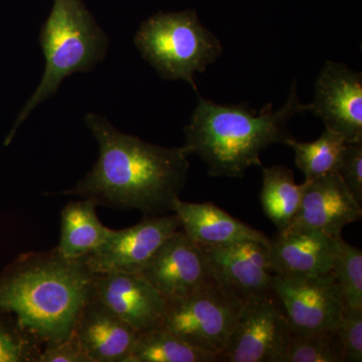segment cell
<instances>
[{"mask_svg": "<svg viewBox=\"0 0 362 362\" xmlns=\"http://www.w3.org/2000/svg\"><path fill=\"white\" fill-rule=\"evenodd\" d=\"M94 297L139 333L165 318L168 301L140 274H95Z\"/></svg>", "mask_w": 362, "mask_h": 362, "instance_id": "cell-13", "label": "cell"}, {"mask_svg": "<svg viewBox=\"0 0 362 362\" xmlns=\"http://www.w3.org/2000/svg\"><path fill=\"white\" fill-rule=\"evenodd\" d=\"M180 228V218L173 213L143 216L137 225L114 230L83 259L94 274H141L162 244Z\"/></svg>", "mask_w": 362, "mask_h": 362, "instance_id": "cell-9", "label": "cell"}, {"mask_svg": "<svg viewBox=\"0 0 362 362\" xmlns=\"http://www.w3.org/2000/svg\"><path fill=\"white\" fill-rule=\"evenodd\" d=\"M201 247L216 280L242 301L274 293L270 245L244 240Z\"/></svg>", "mask_w": 362, "mask_h": 362, "instance_id": "cell-12", "label": "cell"}, {"mask_svg": "<svg viewBox=\"0 0 362 362\" xmlns=\"http://www.w3.org/2000/svg\"><path fill=\"white\" fill-rule=\"evenodd\" d=\"M171 211L180 218L181 228L199 246H226L244 240L270 245L271 240L265 233L233 218L211 202L194 204L177 197Z\"/></svg>", "mask_w": 362, "mask_h": 362, "instance_id": "cell-17", "label": "cell"}, {"mask_svg": "<svg viewBox=\"0 0 362 362\" xmlns=\"http://www.w3.org/2000/svg\"><path fill=\"white\" fill-rule=\"evenodd\" d=\"M134 42L162 78L185 81L195 92V74L202 73L223 52L220 40L202 25L194 11L151 16L140 25Z\"/></svg>", "mask_w": 362, "mask_h": 362, "instance_id": "cell-5", "label": "cell"}, {"mask_svg": "<svg viewBox=\"0 0 362 362\" xmlns=\"http://www.w3.org/2000/svg\"><path fill=\"white\" fill-rule=\"evenodd\" d=\"M261 204L264 213L283 232L291 226L298 213L306 182L297 185L291 169L282 165L264 168Z\"/></svg>", "mask_w": 362, "mask_h": 362, "instance_id": "cell-19", "label": "cell"}, {"mask_svg": "<svg viewBox=\"0 0 362 362\" xmlns=\"http://www.w3.org/2000/svg\"><path fill=\"white\" fill-rule=\"evenodd\" d=\"M45 59L42 80L18 113L4 145L11 144L16 131L32 112L56 94L62 82L74 73L93 70L106 57L108 37L83 0H54L51 13L40 33Z\"/></svg>", "mask_w": 362, "mask_h": 362, "instance_id": "cell-4", "label": "cell"}, {"mask_svg": "<svg viewBox=\"0 0 362 362\" xmlns=\"http://www.w3.org/2000/svg\"><path fill=\"white\" fill-rule=\"evenodd\" d=\"M37 362H90L89 357L71 335L65 341L47 345L40 352Z\"/></svg>", "mask_w": 362, "mask_h": 362, "instance_id": "cell-27", "label": "cell"}, {"mask_svg": "<svg viewBox=\"0 0 362 362\" xmlns=\"http://www.w3.org/2000/svg\"><path fill=\"white\" fill-rule=\"evenodd\" d=\"M303 106L295 83L287 102L278 111L268 104L258 114L246 105L225 106L199 97L185 128L182 149L188 156H199L211 176L242 178L251 166L261 168L263 150L291 137L288 123L303 111Z\"/></svg>", "mask_w": 362, "mask_h": 362, "instance_id": "cell-3", "label": "cell"}, {"mask_svg": "<svg viewBox=\"0 0 362 362\" xmlns=\"http://www.w3.org/2000/svg\"><path fill=\"white\" fill-rule=\"evenodd\" d=\"M242 305L216 280L189 296L168 302L162 327L220 361Z\"/></svg>", "mask_w": 362, "mask_h": 362, "instance_id": "cell-6", "label": "cell"}, {"mask_svg": "<svg viewBox=\"0 0 362 362\" xmlns=\"http://www.w3.org/2000/svg\"><path fill=\"white\" fill-rule=\"evenodd\" d=\"M284 362H345L337 329L316 332L292 330Z\"/></svg>", "mask_w": 362, "mask_h": 362, "instance_id": "cell-22", "label": "cell"}, {"mask_svg": "<svg viewBox=\"0 0 362 362\" xmlns=\"http://www.w3.org/2000/svg\"><path fill=\"white\" fill-rule=\"evenodd\" d=\"M345 362L362 361V309L345 307L337 327Z\"/></svg>", "mask_w": 362, "mask_h": 362, "instance_id": "cell-25", "label": "cell"}, {"mask_svg": "<svg viewBox=\"0 0 362 362\" xmlns=\"http://www.w3.org/2000/svg\"><path fill=\"white\" fill-rule=\"evenodd\" d=\"M284 143L294 150L295 163L305 180L311 181L337 173L347 141L339 133L325 128L315 141L299 142L290 137Z\"/></svg>", "mask_w": 362, "mask_h": 362, "instance_id": "cell-21", "label": "cell"}, {"mask_svg": "<svg viewBox=\"0 0 362 362\" xmlns=\"http://www.w3.org/2000/svg\"><path fill=\"white\" fill-rule=\"evenodd\" d=\"M85 124L96 139L99 156L83 180L59 194L92 199L97 206L139 211L143 216L173 213L189 170L182 147L143 141L94 113L86 116Z\"/></svg>", "mask_w": 362, "mask_h": 362, "instance_id": "cell-1", "label": "cell"}, {"mask_svg": "<svg viewBox=\"0 0 362 362\" xmlns=\"http://www.w3.org/2000/svg\"><path fill=\"white\" fill-rule=\"evenodd\" d=\"M332 273L346 306L362 309V252L341 235L337 238Z\"/></svg>", "mask_w": 362, "mask_h": 362, "instance_id": "cell-23", "label": "cell"}, {"mask_svg": "<svg viewBox=\"0 0 362 362\" xmlns=\"http://www.w3.org/2000/svg\"><path fill=\"white\" fill-rule=\"evenodd\" d=\"M97 204L82 199L66 204L61 214L59 254L68 259L85 258L110 237L114 230L107 228L98 218Z\"/></svg>", "mask_w": 362, "mask_h": 362, "instance_id": "cell-18", "label": "cell"}, {"mask_svg": "<svg viewBox=\"0 0 362 362\" xmlns=\"http://www.w3.org/2000/svg\"><path fill=\"white\" fill-rule=\"evenodd\" d=\"M42 350L13 314L0 311V362H37Z\"/></svg>", "mask_w": 362, "mask_h": 362, "instance_id": "cell-24", "label": "cell"}, {"mask_svg": "<svg viewBox=\"0 0 362 362\" xmlns=\"http://www.w3.org/2000/svg\"><path fill=\"white\" fill-rule=\"evenodd\" d=\"M140 275L168 302L189 296L216 281L202 247L182 228L162 244Z\"/></svg>", "mask_w": 362, "mask_h": 362, "instance_id": "cell-10", "label": "cell"}, {"mask_svg": "<svg viewBox=\"0 0 362 362\" xmlns=\"http://www.w3.org/2000/svg\"><path fill=\"white\" fill-rule=\"evenodd\" d=\"M71 335L90 362H128L139 332L93 295Z\"/></svg>", "mask_w": 362, "mask_h": 362, "instance_id": "cell-15", "label": "cell"}, {"mask_svg": "<svg viewBox=\"0 0 362 362\" xmlns=\"http://www.w3.org/2000/svg\"><path fill=\"white\" fill-rule=\"evenodd\" d=\"M291 332L275 293L245 300L220 361L284 362Z\"/></svg>", "mask_w": 362, "mask_h": 362, "instance_id": "cell-7", "label": "cell"}, {"mask_svg": "<svg viewBox=\"0 0 362 362\" xmlns=\"http://www.w3.org/2000/svg\"><path fill=\"white\" fill-rule=\"evenodd\" d=\"M218 356L195 349L164 327L139 333L128 362H216Z\"/></svg>", "mask_w": 362, "mask_h": 362, "instance_id": "cell-20", "label": "cell"}, {"mask_svg": "<svg viewBox=\"0 0 362 362\" xmlns=\"http://www.w3.org/2000/svg\"><path fill=\"white\" fill-rule=\"evenodd\" d=\"M337 239L315 230L287 228L270 240L274 274L311 277L332 271Z\"/></svg>", "mask_w": 362, "mask_h": 362, "instance_id": "cell-16", "label": "cell"}, {"mask_svg": "<svg viewBox=\"0 0 362 362\" xmlns=\"http://www.w3.org/2000/svg\"><path fill=\"white\" fill-rule=\"evenodd\" d=\"M337 173L362 206V142H347Z\"/></svg>", "mask_w": 362, "mask_h": 362, "instance_id": "cell-26", "label": "cell"}, {"mask_svg": "<svg viewBox=\"0 0 362 362\" xmlns=\"http://www.w3.org/2000/svg\"><path fill=\"white\" fill-rule=\"evenodd\" d=\"M94 279L84 259L66 258L56 247L26 252L0 273V311L44 346L65 341L94 295Z\"/></svg>", "mask_w": 362, "mask_h": 362, "instance_id": "cell-2", "label": "cell"}, {"mask_svg": "<svg viewBox=\"0 0 362 362\" xmlns=\"http://www.w3.org/2000/svg\"><path fill=\"white\" fill-rule=\"evenodd\" d=\"M273 291L298 332L337 329L346 304L332 271L311 277L274 274Z\"/></svg>", "mask_w": 362, "mask_h": 362, "instance_id": "cell-8", "label": "cell"}, {"mask_svg": "<svg viewBox=\"0 0 362 362\" xmlns=\"http://www.w3.org/2000/svg\"><path fill=\"white\" fill-rule=\"evenodd\" d=\"M305 182L301 204L288 228L315 230L337 239L345 226L361 220V204L337 173Z\"/></svg>", "mask_w": 362, "mask_h": 362, "instance_id": "cell-14", "label": "cell"}, {"mask_svg": "<svg viewBox=\"0 0 362 362\" xmlns=\"http://www.w3.org/2000/svg\"><path fill=\"white\" fill-rule=\"evenodd\" d=\"M303 111L322 119L325 128L347 142H362L361 73L328 61L317 78L314 101L304 105Z\"/></svg>", "mask_w": 362, "mask_h": 362, "instance_id": "cell-11", "label": "cell"}]
</instances>
